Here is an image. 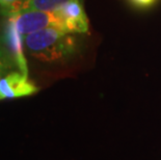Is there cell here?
Masks as SVG:
<instances>
[{"instance_id":"277c9868","label":"cell","mask_w":161,"mask_h":160,"mask_svg":"<svg viewBox=\"0 0 161 160\" xmlns=\"http://www.w3.org/2000/svg\"><path fill=\"white\" fill-rule=\"evenodd\" d=\"M36 91V87L21 72H12L0 78V100L28 96Z\"/></svg>"},{"instance_id":"3957f363","label":"cell","mask_w":161,"mask_h":160,"mask_svg":"<svg viewBox=\"0 0 161 160\" xmlns=\"http://www.w3.org/2000/svg\"><path fill=\"white\" fill-rule=\"evenodd\" d=\"M58 20V29L69 33H85L88 31V19L82 0H73L54 9Z\"/></svg>"},{"instance_id":"5b68a950","label":"cell","mask_w":161,"mask_h":160,"mask_svg":"<svg viewBox=\"0 0 161 160\" xmlns=\"http://www.w3.org/2000/svg\"><path fill=\"white\" fill-rule=\"evenodd\" d=\"M73 0H22L15 5L11 6L6 11L2 12L5 16L9 14L23 11H47L51 12L59 8L66 3Z\"/></svg>"},{"instance_id":"52a82bcc","label":"cell","mask_w":161,"mask_h":160,"mask_svg":"<svg viewBox=\"0 0 161 160\" xmlns=\"http://www.w3.org/2000/svg\"><path fill=\"white\" fill-rule=\"evenodd\" d=\"M22 0H0V6H1V11L4 12L11 6L15 5L16 3H18Z\"/></svg>"},{"instance_id":"7a4b0ae2","label":"cell","mask_w":161,"mask_h":160,"mask_svg":"<svg viewBox=\"0 0 161 160\" xmlns=\"http://www.w3.org/2000/svg\"><path fill=\"white\" fill-rule=\"evenodd\" d=\"M8 17L22 37L49 27L58 28V20L54 11H23L9 14Z\"/></svg>"},{"instance_id":"8992f818","label":"cell","mask_w":161,"mask_h":160,"mask_svg":"<svg viewBox=\"0 0 161 160\" xmlns=\"http://www.w3.org/2000/svg\"><path fill=\"white\" fill-rule=\"evenodd\" d=\"M9 59L11 58H9L8 54L6 53V51L0 47V76L9 67Z\"/></svg>"},{"instance_id":"6da1fadb","label":"cell","mask_w":161,"mask_h":160,"mask_svg":"<svg viewBox=\"0 0 161 160\" xmlns=\"http://www.w3.org/2000/svg\"><path fill=\"white\" fill-rule=\"evenodd\" d=\"M72 33L49 27L24 36L23 44L30 55L45 62L68 58L78 49Z\"/></svg>"},{"instance_id":"ba28073f","label":"cell","mask_w":161,"mask_h":160,"mask_svg":"<svg viewBox=\"0 0 161 160\" xmlns=\"http://www.w3.org/2000/svg\"><path fill=\"white\" fill-rule=\"evenodd\" d=\"M135 5L139 6V8H148V6L152 5L155 0H131Z\"/></svg>"}]
</instances>
